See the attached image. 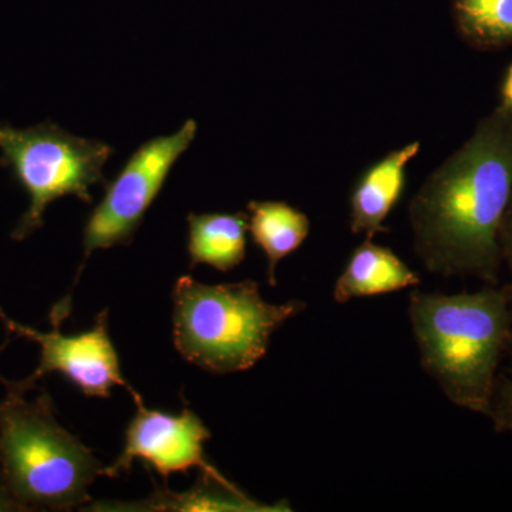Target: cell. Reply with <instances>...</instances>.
Wrapping results in <instances>:
<instances>
[{
    "mask_svg": "<svg viewBox=\"0 0 512 512\" xmlns=\"http://www.w3.org/2000/svg\"><path fill=\"white\" fill-rule=\"evenodd\" d=\"M511 195L512 113L503 103L410 202L414 249L427 271L497 286L498 231Z\"/></svg>",
    "mask_w": 512,
    "mask_h": 512,
    "instance_id": "cell-1",
    "label": "cell"
},
{
    "mask_svg": "<svg viewBox=\"0 0 512 512\" xmlns=\"http://www.w3.org/2000/svg\"><path fill=\"white\" fill-rule=\"evenodd\" d=\"M409 301L423 369L451 402L488 416L495 372L512 340L508 286L460 295L413 291Z\"/></svg>",
    "mask_w": 512,
    "mask_h": 512,
    "instance_id": "cell-2",
    "label": "cell"
},
{
    "mask_svg": "<svg viewBox=\"0 0 512 512\" xmlns=\"http://www.w3.org/2000/svg\"><path fill=\"white\" fill-rule=\"evenodd\" d=\"M0 474L26 511H70L89 503L104 467L92 450L57 420L52 397L26 399L18 382L0 376Z\"/></svg>",
    "mask_w": 512,
    "mask_h": 512,
    "instance_id": "cell-3",
    "label": "cell"
},
{
    "mask_svg": "<svg viewBox=\"0 0 512 512\" xmlns=\"http://www.w3.org/2000/svg\"><path fill=\"white\" fill-rule=\"evenodd\" d=\"M171 298L175 349L214 375L254 367L275 330L306 309L302 301L266 302L254 281L205 285L190 275L178 278Z\"/></svg>",
    "mask_w": 512,
    "mask_h": 512,
    "instance_id": "cell-4",
    "label": "cell"
},
{
    "mask_svg": "<svg viewBox=\"0 0 512 512\" xmlns=\"http://www.w3.org/2000/svg\"><path fill=\"white\" fill-rule=\"evenodd\" d=\"M0 151V167L8 168L30 201L10 234L19 242L43 227L52 202L72 195L92 204L90 188L107 183L103 168L114 154L110 144L73 136L52 121L29 128L0 123Z\"/></svg>",
    "mask_w": 512,
    "mask_h": 512,
    "instance_id": "cell-5",
    "label": "cell"
},
{
    "mask_svg": "<svg viewBox=\"0 0 512 512\" xmlns=\"http://www.w3.org/2000/svg\"><path fill=\"white\" fill-rule=\"evenodd\" d=\"M197 130V121L190 119L171 136L151 138L131 154L110 183L104 184L103 200L84 225V256L74 286L94 251L133 242L148 208L163 190L178 158L190 148ZM73 289L53 306L50 322L55 320L56 325H62L69 318Z\"/></svg>",
    "mask_w": 512,
    "mask_h": 512,
    "instance_id": "cell-6",
    "label": "cell"
},
{
    "mask_svg": "<svg viewBox=\"0 0 512 512\" xmlns=\"http://www.w3.org/2000/svg\"><path fill=\"white\" fill-rule=\"evenodd\" d=\"M0 320L15 338L32 340L40 348V360L35 372L19 386L26 392L50 373H60L87 397H110L113 387H126L134 402L140 403V394L121 375L119 355L109 335L107 311L99 313L96 323L87 332L63 335L60 326L52 325L50 332H42L16 322L0 306Z\"/></svg>",
    "mask_w": 512,
    "mask_h": 512,
    "instance_id": "cell-7",
    "label": "cell"
},
{
    "mask_svg": "<svg viewBox=\"0 0 512 512\" xmlns=\"http://www.w3.org/2000/svg\"><path fill=\"white\" fill-rule=\"evenodd\" d=\"M137 412L128 423L123 451L103 476L116 478L127 474L136 460L156 470L165 481L175 473H187L198 467L201 473L224 477L205 458V443L210 430L200 417L185 407L180 414L160 412L136 403Z\"/></svg>",
    "mask_w": 512,
    "mask_h": 512,
    "instance_id": "cell-8",
    "label": "cell"
},
{
    "mask_svg": "<svg viewBox=\"0 0 512 512\" xmlns=\"http://www.w3.org/2000/svg\"><path fill=\"white\" fill-rule=\"evenodd\" d=\"M420 143L393 150L357 178L350 195V229L373 239L386 234L384 221L402 198L406 187V165L419 154Z\"/></svg>",
    "mask_w": 512,
    "mask_h": 512,
    "instance_id": "cell-9",
    "label": "cell"
},
{
    "mask_svg": "<svg viewBox=\"0 0 512 512\" xmlns=\"http://www.w3.org/2000/svg\"><path fill=\"white\" fill-rule=\"evenodd\" d=\"M286 503L265 505L252 500L225 477L201 473L200 480L185 493L157 491L146 501L133 504L99 503L89 510L96 511H291Z\"/></svg>",
    "mask_w": 512,
    "mask_h": 512,
    "instance_id": "cell-10",
    "label": "cell"
},
{
    "mask_svg": "<svg viewBox=\"0 0 512 512\" xmlns=\"http://www.w3.org/2000/svg\"><path fill=\"white\" fill-rule=\"evenodd\" d=\"M419 275L404 264L392 249L367 239L350 255L345 271L336 281L333 298L338 303L363 296L384 295L420 284Z\"/></svg>",
    "mask_w": 512,
    "mask_h": 512,
    "instance_id": "cell-11",
    "label": "cell"
},
{
    "mask_svg": "<svg viewBox=\"0 0 512 512\" xmlns=\"http://www.w3.org/2000/svg\"><path fill=\"white\" fill-rule=\"evenodd\" d=\"M190 269L210 265L229 272L247 255L248 214H188Z\"/></svg>",
    "mask_w": 512,
    "mask_h": 512,
    "instance_id": "cell-12",
    "label": "cell"
},
{
    "mask_svg": "<svg viewBox=\"0 0 512 512\" xmlns=\"http://www.w3.org/2000/svg\"><path fill=\"white\" fill-rule=\"evenodd\" d=\"M248 231L268 259V282L276 286V266L293 254L311 231L309 218L284 201H251Z\"/></svg>",
    "mask_w": 512,
    "mask_h": 512,
    "instance_id": "cell-13",
    "label": "cell"
},
{
    "mask_svg": "<svg viewBox=\"0 0 512 512\" xmlns=\"http://www.w3.org/2000/svg\"><path fill=\"white\" fill-rule=\"evenodd\" d=\"M461 39L478 50L512 46V0H453Z\"/></svg>",
    "mask_w": 512,
    "mask_h": 512,
    "instance_id": "cell-14",
    "label": "cell"
},
{
    "mask_svg": "<svg viewBox=\"0 0 512 512\" xmlns=\"http://www.w3.org/2000/svg\"><path fill=\"white\" fill-rule=\"evenodd\" d=\"M508 352L512 357V340ZM488 417L493 420L495 431L512 433V369L510 379L495 383Z\"/></svg>",
    "mask_w": 512,
    "mask_h": 512,
    "instance_id": "cell-15",
    "label": "cell"
},
{
    "mask_svg": "<svg viewBox=\"0 0 512 512\" xmlns=\"http://www.w3.org/2000/svg\"><path fill=\"white\" fill-rule=\"evenodd\" d=\"M498 245H500L501 258L507 262L512 276V195L510 202H508L507 210L504 212L500 231H498ZM507 286L512 295V281Z\"/></svg>",
    "mask_w": 512,
    "mask_h": 512,
    "instance_id": "cell-16",
    "label": "cell"
},
{
    "mask_svg": "<svg viewBox=\"0 0 512 512\" xmlns=\"http://www.w3.org/2000/svg\"><path fill=\"white\" fill-rule=\"evenodd\" d=\"M0 511H26L15 500L8 487H6L5 481H3L2 474H0Z\"/></svg>",
    "mask_w": 512,
    "mask_h": 512,
    "instance_id": "cell-17",
    "label": "cell"
},
{
    "mask_svg": "<svg viewBox=\"0 0 512 512\" xmlns=\"http://www.w3.org/2000/svg\"><path fill=\"white\" fill-rule=\"evenodd\" d=\"M503 97L505 106H507L512 113V64L510 69H508L507 74H505L503 84Z\"/></svg>",
    "mask_w": 512,
    "mask_h": 512,
    "instance_id": "cell-18",
    "label": "cell"
},
{
    "mask_svg": "<svg viewBox=\"0 0 512 512\" xmlns=\"http://www.w3.org/2000/svg\"><path fill=\"white\" fill-rule=\"evenodd\" d=\"M5 345H6V343H5ZM5 345H3V346H2V348H0V350H2L3 348H5Z\"/></svg>",
    "mask_w": 512,
    "mask_h": 512,
    "instance_id": "cell-19",
    "label": "cell"
}]
</instances>
